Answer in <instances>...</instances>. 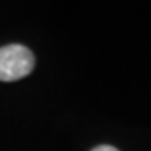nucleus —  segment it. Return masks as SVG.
I'll list each match as a JSON object with an SVG mask.
<instances>
[{"label": "nucleus", "mask_w": 151, "mask_h": 151, "mask_svg": "<svg viewBox=\"0 0 151 151\" xmlns=\"http://www.w3.org/2000/svg\"><path fill=\"white\" fill-rule=\"evenodd\" d=\"M35 59L25 45L10 44L0 47V81H19L32 72Z\"/></svg>", "instance_id": "1"}, {"label": "nucleus", "mask_w": 151, "mask_h": 151, "mask_svg": "<svg viewBox=\"0 0 151 151\" xmlns=\"http://www.w3.org/2000/svg\"><path fill=\"white\" fill-rule=\"evenodd\" d=\"M92 151H118L114 146H109V145H103V146H97V148H94Z\"/></svg>", "instance_id": "2"}]
</instances>
